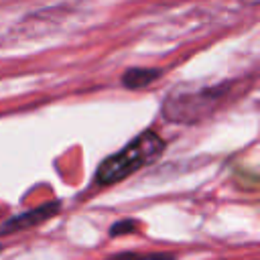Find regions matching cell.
<instances>
[{
	"label": "cell",
	"instance_id": "obj_2",
	"mask_svg": "<svg viewBox=\"0 0 260 260\" xmlns=\"http://www.w3.org/2000/svg\"><path fill=\"white\" fill-rule=\"evenodd\" d=\"M232 83H219L199 89H177L162 104V116L175 124H195L205 120L232 91Z\"/></svg>",
	"mask_w": 260,
	"mask_h": 260
},
{
	"label": "cell",
	"instance_id": "obj_6",
	"mask_svg": "<svg viewBox=\"0 0 260 260\" xmlns=\"http://www.w3.org/2000/svg\"><path fill=\"white\" fill-rule=\"evenodd\" d=\"M136 228V221L134 219H120L118 223H114L112 228H110V236L114 238V236H122V234H126V232H132Z\"/></svg>",
	"mask_w": 260,
	"mask_h": 260
},
{
	"label": "cell",
	"instance_id": "obj_1",
	"mask_svg": "<svg viewBox=\"0 0 260 260\" xmlns=\"http://www.w3.org/2000/svg\"><path fill=\"white\" fill-rule=\"evenodd\" d=\"M165 150V140L154 132V130H144L138 136H134L124 148L102 160L95 173V183L106 187L112 183H118L138 169L150 165L156 160Z\"/></svg>",
	"mask_w": 260,
	"mask_h": 260
},
{
	"label": "cell",
	"instance_id": "obj_3",
	"mask_svg": "<svg viewBox=\"0 0 260 260\" xmlns=\"http://www.w3.org/2000/svg\"><path fill=\"white\" fill-rule=\"evenodd\" d=\"M57 211H59V203H47V205L35 207V209H30V211H24V213H20V215L10 217V219L0 228V234H10V232L28 230V228L39 225V223H43L45 219L53 217Z\"/></svg>",
	"mask_w": 260,
	"mask_h": 260
},
{
	"label": "cell",
	"instance_id": "obj_5",
	"mask_svg": "<svg viewBox=\"0 0 260 260\" xmlns=\"http://www.w3.org/2000/svg\"><path fill=\"white\" fill-rule=\"evenodd\" d=\"M110 260H175L171 254H134V252H122L118 256H112Z\"/></svg>",
	"mask_w": 260,
	"mask_h": 260
},
{
	"label": "cell",
	"instance_id": "obj_4",
	"mask_svg": "<svg viewBox=\"0 0 260 260\" xmlns=\"http://www.w3.org/2000/svg\"><path fill=\"white\" fill-rule=\"evenodd\" d=\"M162 77V69L158 67H130L122 75V85L126 89H144Z\"/></svg>",
	"mask_w": 260,
	"mask_h": 260
}]
</instances>
